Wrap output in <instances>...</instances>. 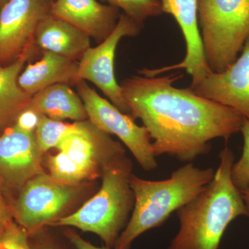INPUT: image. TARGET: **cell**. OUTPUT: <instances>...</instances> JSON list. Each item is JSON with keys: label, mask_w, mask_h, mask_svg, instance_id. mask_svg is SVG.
<instances>
[{"label": "cell", "mask_w": 249, "mask_h": 249, "mask_svg": "<svg viewBox=\"0 0 249 249\" xmlns=\"http://www.w3.org/2000/svg\"><path fill=\"white\" fill-rule=\"evenodd\" d=\"M183 77L134 76L120 86L130 115L141 119L150 134L155 157L167 155L191 163L211 151V141L222 138L227 142L241 132L245 117L189 88L174 87Z\"/></svg>", "instance_id": "6da1fadb"}, {"label": "cell", "mask_w": 249, "mask_h": 249, "mask_svg": "<svg viewBox=\"0 0 249 249\" xmlns=\"http://www.w3.org/2000/svg\"><path fill=\"white\" fill-rule=\"evenodd\" d=\"M219 157L212 181L177 211L179 229L167 249H218L230 223L240 216L247 217L241 192L231 180L233 152L225 147Z\"/></svg>", "instance_id": "7a4b0ae2"}, {"label": "cell", "mask_w": 249, "mask_h": 249, "mask_svg": "<svg viewBox=\"0 0 249 249\" xmlns=\"http://www.w3.org/2000/svg\"><path fill=\"white\" fill-rule=\"evenodd\" d=\"M214 173L213 168L201 169L188 163L161 181L143 179L132 173L129 183L134 196L133 211L114 249H130L139 236L163 225L172 213L204 191Z\"/></svg>", "instance_id": "3957f363"}, {"label": "cell", "mask_w": 249, "mask_h": 249, "mask_svg": "<svg viewBox=\"0 0 249 249\" xmlns=\"http://www.w3.org/2000/svg\"><path fill=\"white\" fill-rule=\"evenodd\" d=\"M132 168V162L124 155L109 162L103 168L99 191L76 212L58 218L49 226L92 232L106 247L114 249L133 211L134 196L129 183Z\"/></svg>", "instance_id": "277c9868"}, {"label": "cell", "mask_w": 249, "mask_h": 249, "mask_svg": "<svg viewBox=\"0 0 249 249\" xmlns=\"http://www.w3.org/2000/svg\"><path fill=\"white\" fill-rule=\"evenodd\" d=\"M62 139L59 152L49 157V175L64 183L80 185L101 177L105 165L124 155V147L88 119L75 122Z\"/></svg>", "instance_id": "5b68a950"}, {"label": "cell", "mask_w": 249, "mask_h": 249, "mask_svg": "<svg viewBox=\"0 0 249 249\" xmlns=\"http://www.w3.org/2000/svg\"><path fill=\"white\" fill-rule=\"evenodd\" d=\"M197 21L210 70L226 71L249 37V0H197Z\"/></svg>", "instance_id": "8992f818"}, {"label": "cell", "mask_w": 249, "mask_h": 249, "mask_svg": "<svg viewBox=\"0 0 249 249\" xmlns=\"http://www.w3.org/2000/svg\"><path fill=\"white\" fill-rule=\"evenodd\" d=\"M79 192V185L62 182L45 173L36 175L19 190L11 209L13 217L28 235H35L60 218Z\"/></svg>", "instance_id": "52a82bcc"}, {"label": "cell", "mask_w": 249, "mask_h": 249, "mask_svg": "<svg viewBox=\"0 0 249 249\" xmlns=\"http://www.w3.org/2000/svg\"><path fill=\"white\" fill-rule=\"evenodd\" d=\"M76 85L84 103L88 120L103 132L114 134L120 139L142 169L147 172L156 169L158 163L147 129L139 126L132 116L122 112L107 99L101 97L85 80H78Z\"/></svg>", "instance_id": "ba28073f"}, {"label": "cell", "mask_w": 249, "mask_h": 249, "mask_svg": "<svg viewBox=\"0 0 249 249\" xmlns=\"http://www.w3.org/2000/svg\"><path fill=\"white\" fill-rule=\"evenodd\" d=\"M142 27L123 13L110 36L97 47H90L78 62V81L91 82L119 110L129 115L130 109L124 101L114 74V59L121 39L138 35Z\"/></svg>", "instance_id": "9c48e42d"}, {"label": "cell", "mask_w": 249, "mask_h": 249, "mask_svg": "<svg viewBox=\"0 0 249 249\" xmlns=\"http://www.w3.org/2000/svg\"><path fill=\"white\" fill-rule=\"evenodd\" d=\"M53 0H8L0 11V63L14 62L31 45Z\"/></svg>", "instance_id": "30bf717a"}, {"label": "cell", "mask_w": 249, "mask_h": 249, "mask_svg": "<svg viewBox=\"0 0 249 249\" xmlns=\"http://www.w3.org/2000/svg\"><path fill=\"white\" fill-rule=\"evenodd\" d=\"M44 153L36 132H26L13 124L0 136V187L20 190L31 178L44 173Z\"/></svg>", "instance_id": "8fae6325"}, {"label": "cell", "mask_w": 249, "mask_h": 249, "mask_svg": "<svg viewBox=\"0 0 249 249\" xmlns=\"http://www.w3.org/2000/svg\"><path fill=\"white\" fill-rule=\"evenodd\" d=\"M163 13L171 15L179 26L186 45V56L176 65L139 71L145 77H156L166 71L185 70L192 76L191 84H196L213 72L206 57L197 21V0H159Z\"/></svg>", "instance_id": "7c38bea8"}, {"label": "cell", "mask_w": 249, "mask_h": 249, "mask_svg": "<svg viewBox=\"0 0 249 249\" xmlns=\"http://www.w3.org/2000/svg\"><path fill=\"white\" fill-rule=\"evenodd\" d=\"M189 88L198 96L232 108L249 120V37L240 56L226 71L211 72Z\"/></svg>", "instance_id": "4fadbf2b"}, {"label": "cell", "mask_w": 249, "mask_h": 249, "mask_svg": "<svg viewBox=\"0 0 249 249\" xmlns=\"http://www.w3.org/2000/svg\"><path fill=\"white\" fill-rule=\"evenodd\" d=\"M52 15L83 31L98 44L110 36L121 16L118 8L97 0H53Z\"/></svg>", "instance_id": "5bb4252c"}, {"label": "cell", "mask_w": 249, "mask_h": 249, "mask_svg": "<svg viewBox=\"0 0 249 249\" xmlns=\"http://www.w3.org/2000/svg\"><path fill=\"white\" fill-rule=\"evenodd\" d=\"M78 62L43 51L39 61L29 63L18 78V83L30 96L47 87L57 83L76 84L78 82Z\"/></svg>", "instance_id": "9a60e30c"}, {"label": "cell", "mask_w": 249, "mask_h": 249, "mask_svg": "<svg viewBox=\"0 0 249 249\" xmlns=\"http://www.w3.org/2000/svg\"><path fill=\"white\" fill-rule=\"evenodd\" d=\"M34 42L43 51L73 60H80L90 47V37L88 34L52 15L39 24Z\"/></svg>", "instance_id": "2e32d148"}, {"label": "cell", "mask_w": 249, "mask_h": 249, "mask_svg": "<svg viewBox=\"0 0 249 249\" xmlns=\"http://www.w3.org/2000/svg\"><path fill=\"white\" fill-rule=\"evenodd\" d=\"M36 47V44L31 45L9 65L0 67V131L12 126L19 114L29 106L32 96L19 88L18 78Z\"/></svg>", "instance_id": "e0dca14e"}, {"label": "cell", "mask_w": 249, "mask_h": 249, "mask_svg": "<svg viewBox=\"0 0 249 249\" xmlns=\"http://www.w3.org/2000/svg\"><path fill=\"white\" fill-rule=\"evenodd\" d=\"M28 107L54 120L70 119L78 122L88 119L79 94L65 83H57L40 90L32 96Z\"/></svg>", "instance_id": "ac0fdd59"}, {"label": "cell", "mask_w": 249, "mask_h": 249, "mask_svg": "<svg viewBox=\"0 0 249 249\" xmlns=\"http://www.w3.org/2000/svg\"><path fill=\"white\" fill-rule=\"evenodd\" d=\"M75 127V122L69 124L41 114L36 136L42 152L45 154L50 149L55 148L62 139L71 132Z\"/></svg>", "instance_id": "d6986e66"}, {"label": "cell", "mask_w": 249, "mask_h": 249, "mask_svg": "<svg viewBox=\"0 0 249 249\" xmlns=\"http://www.w3.org/2000/svg\"><path fill=\"white\" fill-rule=\"evenodd\" d=\"M109 5L122 9L136 22L143 26L149 18L157 17L163 14L159 0H103Z\"/></svg>", "instance_id": "ffe728a7"}, {"label": "cell", "mask_w": 249, "mask_h": 249, "mask_svg": "<svg viewBox=\"0 0 249 249\" xmlns=\"http://www.w3.org/2000/svg\"><path fill=\"white\" fill-rule=\"evenodd\" d=\"M241 132L243 135V150L240 160L234 162L231 169L232 183L240 191L249 186V120L246 118Z\"/></svg>", "instance_id": "44dd1931"}, {"label": "cell", "mask_w": 249, "mask_h": 249, "mask_svg": "<svg viewBox=\"0 0 249 249\" xmlns=\"http://www.w3.org/2000/svg\"><path fill=\"white\" fill-rule=\"evenodd\" d=\"M0 249H32L29 237L16 222L6 226L0 234Z\"/></svg>", "instance_id": "7402d4cb"}, {"label": "cell", "mask_w": 249, "mask_h": 249, "mask_svg": "<svg viewBox=\"0 0 249 249\" xmlns=\"http://www.w3.org/2000/svg\"><path fill=\"white\" fill-rule=\"evenodd\" d=\"M40 116L37 111L28 107L19 114L14 125L26 132H36Z\"/></svg>", "instance_id": "603a6c76"}, {"label": "cell", "mask_w": 249, "mask_h": 249, "mask_svg": "<svg viewBox=\"0 0 249 249\" xmlns=\"http://www.w3.org/2000/svg\"><path fill=\"white\" fill-rule=\"evenodd\" d=\"M29 237L32 249H68L46 235L45 229Z\"/></svg>", "instance_id": "cb8c5ba5"}, {"label": "cell", "mask_w": 249, "mask_h": 249, "mask_svg": "<svg viewBox=\"0 0 249 249\" xmlns=\"http://www.w3.org/2000/svg\"><path fill=\"white\" fill-rule=\"evenodd\" d=\"M65 237L70 241V243L76 249H114L107 247H98L93 245L89 242L82 238L81 236L71 230H66L65 231Z\"/></svg>", "instance_id": "d4e9b609"}, {"label": "cell", "mask_w": 249, "mask_h": 249, "mask_svg": "<svg viewBox=\"0 0 249 249\" xmlns=\"http://www.w3.org/2000/svg\"><path fill=\"white\" fill-rule=\"evenodd\" d=\"M14 222L11 208L6 204L3 196L2 189L0 187V224L5 227Z\"/></svg>", "instance_id": "484cf974"}, {"label": "cell", "mask_w": 249, "mask_h": 249, "mask_svg": "<svg viewBox=\"0 0 249 249\" xmlns=\"http://www.w3.org/2000/svg\"><path fill=\"white\" fill-rule=\"evenodd\" d=\"M240 192L247 209V217H249V186Z\"/></svg>", "instance_id": "4316f807"}, {"label": "cell", "mask_w": 249, "mask_h": 249, "mask_svg": "<svg viewBox=\"0 0 249 249\" xmlns=\"http://www.w3.org/2000/svg\"><path fill=\"white\" fill-rule=\"evenodd\" d=\"M8 0H0V11H1V8L4 6V5L7 2Z\"/></svg>", "instance_id": "83f0119b"}, {"label": "cell", "mask_w": 249, "mask_h": 249, "mask_svg": "<svg viewBox=\"0 0 249 249\" xmlns=\"http://www.w3.org/2000/svg\"><path fill=\"white\" fill-rule=\"evenodd\" d=\"M4 226L1 225V224H0V234L1 233V232H2L3 229H4Z\"/></svg>", "instance_id": "f1b7e54d"}]
</instances>
